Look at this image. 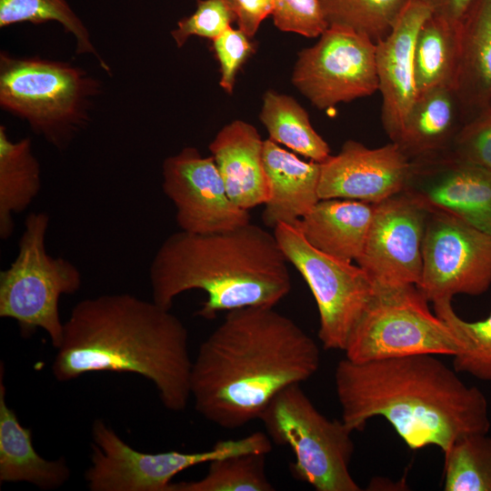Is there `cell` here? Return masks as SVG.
<instances>
[{
    "label": "cell",
    "mask_w": 491,
    "mask_h": 491,
    "mask_svg": "<svg viewBox=\"0 0 491 491\" xmlns=\"http://www.w3.org/2000/svg\"><path fill=\"white\" fill-rule=\"evenodd\" d=\"M444 454L445 491H491V437H460Z\"/></svg>",
    "instance_id": "obj_29"
},
{
    "label": "cell",
    "mask_w": 491,
    "mask_h": 491,
    "mask_svg": "<svg viewBox=\"0 0 491 491\" xmlns=\"http://www.w3.org/2000/svg\"><path fill=\"white\" fill-rule=\"evenodd\" d=\"M335 386L341 419L353 432L382 416L412 450L436 446L445 453L460 437L490 428L484 394L436 355L363 363L345 357Z\"/></svg>",
    "instance_id": "obj_2"
},
{
    "label": "cell",
    "mask_w": 491,
    "mask_h": 491,
    "mask_svg": "<svg viewBox=\"0 0 491 491\" xmlns=\"http://www.w3.org/2000/svg\"><path fill=\"white\" fill-rule=\"evenodd\" d=\"M263 161L270 190L263 222L273 229L293 225L320 200V164L303 161L269 138L264 140Z\"/></svg>",
    "instance_id": "obj_19"
},
{
    "label": "cell",
    "mask_w": 491,
    "mask_h": 491,
    "mask_svg": "<svg viewBox=\"0 0 491 491\" xmlns=\"http://www.w3.org/2000/svg\"><path fill=\"white\" fill-rule=\"evenodd\" d=\"M259 117L274 142L317 163L331 155L328 144L312 126L307 112L292 96L266 91Z\"/></svg>",
    "instance_id": "obj_26"
},
{
    "label": "cell",
    "mask_w": 491,
    "mask_h": 491,
    "mask_svg": "<svg viewBox=\"0 0 491 491\" xmlns=\"http://www.w3.org/2000/svg\"><path fill=\"white\" fill-rule=\"evenodd\" d=\"M319 366L317 344L289 317L272 306L233 309L198 348L191 397L203 417L232 430L259 419L277 393Z\"/></svg>",
    "instance_id": "obj_1"
},
{
    "label": "cell",
    "mask_w": 491,
    "mask_h": 491,
    "mask_svg": "<svg viewBox=\"0 0 491 491\" xmlns=\"http://www.w3.org/2000/svg\"><path fill=\"white\" fill-rule=\"evenodd\" d=\"M438 15L453 24L459 25L470 7L473 0H421Z\"/></svg>",
    "instance_id": "obj_37"
},
{
    "label": "cell",
    "mask_w": 491,
    "mask_h": 491,
    "mask_svg": "<svg viewBox=\"0 0 491 491\" xmlns=\"http://www.w3.org/2000/svg\"><path fill=\"white\" fill-rule=\"evenodd\" d=\"M264 453H244L209 462L204 477L171 484V491H273Z\"/></svg>",
    "instance_id": "obj_28"
},
{
    "label": "cell",
    "mask_w": 491,
    "mask_h": 491,
    "mask_svg": "<svg viewBox=\"0 0 491 491\" xmlns=\"http://www.w3.org/2000/svg\"><path fill=\"white\" fill-rule=\"evenodd\" d=\"M188 338L183 322L153 300L125 293L85 298L64 323L52 373L60 382L94 372L137 374L166 409L180 412L191 397Z\"/></svg>",
    "instance_id": "obj_3"
},
{
    "label": "cell",
    "mask_w": 491,
    "mask_h": 491,
    "mask_svg": "<svg viewBox=\"0 0 491 491\" xmlns=\"http://www.w3.org/2000/svg\"><path fill=\"white\" fill-rule=\"evenodd\" d=\"M465 124L453 87L436 86L417 95L393 143L410 160L451 152Z\"/></svg>",
    "instance_id": "obj_20"
},
{
    "label": "cell",
    "mask_w": 491,
    "mask_h": 491,
    "mask_svg": "<svg viewBox=\"0 0 491 491\" xmlns=\"http://www.w3.org/2000/svg\"><path fill=\"white\" fill-rule=\"evenodd\" d=\"M451 152L491 172V104L465 122Z\"/></svg>",
    "instance_id": "obj_34"
},
{
    "label": "cell",
    "mask_w": 491,
    "mask_h": 491,
    "mask_svg": "<svg viewBox=\"0 0 491 491\" xmlns=\"http://www.w3.org/2000/svg\"><path fill=\"white\" fill-rule=\"evenodd\" d=\"M49 222L45 212L26 216L17 255L0 273V316L14 319L24 337L43 329L57 349L64 334L59 298L76 293L82 276L69 260L47 253Z\"/></svg>",
    "instance_id": "obj_7"
},
{
    "label": "cell",
    "mask_w": 491,
    "mask_h": 491,
    "mask_svg": "<svg viewBox=\"0 0 491 491\" xmlns=\"http://www.w3.org/2000/svg\"><path fill=\"white\" fill-rule=\"evenodd\" d=\"M149 279L153 301L166 309L184 292H205L196 315L207 320L222 311L274 307L292 286L275 235L251 223L212 234H171L151 262Z\"/></svg>",
    "instance_id": "obj_4"
},
{
    "label": "cell",
    "mask_w": 491,
    "mask_h": 491,
    "mask_svg": "<svg viewBox=\"0 0 491 491\" xmlns=\"http://www.w3.org/2000/svg\"><path fill=\"white\" fill-rule=\"evenodd\" d=\"M374 204L342 198L320 199L295 225L315 248L343 261L360 256Z\"/></svg>",
    "instance_id": "obj_22"
},
{
    "label": "cell",
    "mask_w": 491,
    "mask_h": 491,
    "mask_svg": "<svg viewBox=\"0 0 491 491\" xmlns=\"http://www.w3.org/2000/svg\"><path fill=\"white\" fill-rule=\"evenodd\" d=\"M271 15L280 31L306 37L320 36L329 27L321 0H275Z\"/></svg>",
    "instance_id": "obj_33"
},
{
    "label": "cell",
    "mask_w": 491,
    "mask_h": 491,
    "mask_svg": "<svg viewBox=\"0 0 491 491\" xmlns=\"http://www.w3.org/2000/svg\"><path fill=\"white\" fill-rule=\"evenodd\" d=\"M330 25L349 28L376 44L396 26L412 0H321Z\"/></svg>",
    "instance_id": "obj_30"
},
{
    "label": "cell",
    "mask_w": 491,
    "mask_h": 491,
    "mask_svg": "<svg viewBox=\"0 0 491 491\" xmlns=\"http://www.w3.org/2000/svg\"><path fill=\"white\" fill-rule=\"evenodd\" d=\"M432 14L421 0H412L391 33L376 43L378 91L382 95L381 120L394 141L417 95L414 73V46L417 33Z\"/></svg>",
    "instance_id": "obj_17"
},
{
    "label": "cell",
    "mask_w": 491,
    "mask_h": 491,
    "mask_svg": "<svg viewBox=\"0 0 491 491\" xmlns=\"http://www.w3.org/2000/svg\"><path fill=\"white\" fill-rule=\"evenodd\" d=\"M454 90L465 122L491 104V0H473L460 23Z\"/></svg>",
    "instance_id": "obj_21"
},
{
    "label": "cell",
    "mask_w": 491,
    "mask_h": 491,
    "mask_svg": "<svg viewBox=\"0 0 491 491\" xmlns=\"http://www.w3.org/2000/svg\"><path fill=\"white\" fill-rule=\"evenodd\" d=\"M320 164V199L380 203L403 192L410 160L393 142L377 148L346 141L336 155Z\"/></svg>",
    "instance_id": "obj_16"
},
{
    "label": "cell",
    "mask_w": 491,
    "mask_h": 491,
    "mask_svg": "<svg viewBox=\"0 0 491 491\" xmlns=\"http://www.w3.org/2000/svg\"><path fill=\"white\" fill-rule=\"evenodd\" d=\"M235 15L238 28L250 38L261 23L272 15L275 0H228Z\"/></svg>",
    "instance_id": "obj_36"
},
{
    "label": "cell",
    "mask_w": 491,
    "mask_h": 491,
    "mask_svg": "<svg viewBox=\"0 0 491 491\" xmlns=\"http://www.w3.org/2000/svg\"><path fill=\"white\" fill-rule=\"evenodd\" d=\"M41 189V166L29 137L11 140L0 125V237L14 232V215L25 211Z\"/></svg>",
    "instance_id": "obj_24"
},
{
    "label": "cell",
    "mask_w": 491,
    "mask_h": 491,
    "mask_svg": "<svg viewBox=\"0 0 491 491\" xmlns=\"http://www.w3.org/2000/svg\"><path fill=\"white\" fill-rule=\"evenodd\" d=\"M56 22L71 34L77 55H93L103 70L111 68L95 47L90 33L65 0H0V27L28 22Z\"/></svg>",
    "instance_id": "obj_27"
},
{
    "label": "cell",
    "mask_w": 491,
    "mask_h": 491,
    "mask_svg": "<svg viewBox=\"0 0 491 491\" xmlns=\"http://www.w3.org/2000/svg\"><path fill=\"white\" fill-rule=\"evenodd\" d=\"M422 257L416 287L429 302L479 296L491 286V235L454 215L428 211Z\"/></svg>",
    "instance_id": "obj_11"
},
{
    "label": "cell",
    "mask_w": 491,
    "mask_h": 491,
    "mask_svg": "<svg viewBox=\"0 0 491 491\" xmlns=\"http://www.w3.org/2000/svg\"><path fill=\"white\" fill-rule=\"evenodd\" d=\"M100 83L68 62L0 53V106L28 123L56 149L66 148L90 119Z\"/></svg>",
    "instance_id": "obj_5"
},
{
    "label": "cell",
    "mask_w": 491,
    "mask_h": 491,
    "mask_svg": "<svg viewBox=\"0 0 491 491\" xmlns=\"http://www.w3.org/2000/svg\"><path fill=\"white\" fill-rule=\"evenodd\" d=\"M451 300L433 303L434 312L442 318L463 343L453 356V368L483 381H491V312L484 319L468 322L454 310Z\"/></svg>",
    "instance_id": "obj_31"
},
{
    "label": "cell",
    "mask_w": 491,
    "mask_h": 491,
    "mask_svg": "<svg viewBox=\"0 0 491 491\" xmlns=\"http://www.w3.org/2000/svg\"><path fill=\"white\" fill-rule=\"evenodd\" d=\"M427 215L403 192L374 204L365 246L356 262L375 287L419 284Z\"/></svg>",
    "instance_id": "obj_13"
},
{
    "label": "cell",
    "mask_w": 491,
    "mask_h": 491,
    "mask_svg": "<svg viewBox=\"0 0 491 491\" xmlns=\"http://www.w3.org/2000/svg\"><path fill=\"white\" fill-rule=\"evenodd\" d=\"M242 30L232 26L213 41V50L220 65V86L232 94L235 77L246 60L254 54L256 45Z\"/></svg>",
    "instance_id": "obj_35"
},
{
    "label": "cell",
    "mask_w": 491,
    "mask_h": 491,
    "mask_svg": "<svg viewBox=\"0 0 491 491\" xmlns=\"http://www.w3.org/2000/svg\"><path fill=\"white\" fill-rule=\"evenodd\" d=\"M263 146L256 128L242 120L225 125L209 145L228 196L246 210L265 205L270 196Z\"/></svg>",
    "instance_id": "obj_18"
},
{
    "label": "cell",
    "mask_w": 491,
    "mask_h": 491,
    "mask_svg": "<svg viewBox=\"0 0 491 491\" xmlns=\"http://www.w3.org/2000/svg\"><path fill=\"white\" fill-rule=\"evenodd\" d=\"M376 47L364 35L330 25L298 54L292 83L318 109L371 95L378 90Z\"/></svg>",
    "instance_id": "obj_12"
},
{
    "label": "cell",
    "mask_w": 491,
    "mask_h": 491,
    "mask_svg": "<svg viewBox=\"0 0 491 491\" xmlns=\"http://www.w3.org/2000/svg\"><path fill=\"white\" fill-rule=\"evenodd\" d=\"M4 365H0V482H25L43 490L65 485L71 471L65 458L47 460L34 447L32 431L6 404Z\"/></svg>",
    "instance_id": "obj_23"
},
{
    "label": "cell",
    "mask_w": 491,
    "mask_h": 491,
    "mask_svg": "<svg viewBox=\"0 0 491 491\" xmlns=\"http://www.w3.org/2000/svg\"><path fill=\"white\" fill-rule=\"evenodd\" d=\"M162 189L175 207L182 231L212 234L250 223L248 210L228 196L214 157L202 155L195 147L164 160Z\"/></svg>",
    "instance_id": "obj_14"
},
{
    "label": "cell",
    "mask_w": 491,
    "mask_h": 491,
    "mask_svg": "<svg viewBox=\"0 0 491 491\" xmlns=\"http://www.w3.org/2000/svg\"><path fill=\"white\" fill-rule=\"evenodd\" d=\"M460 24L431 14L422 24L414 46L417 93L436 86L454 88L459 55Z\"/></svg>",
    "instance_id": "obj_25"
},
{
    "label": "cell",
    "mask_w": 491,
    "mask_h": 491,
    "mask_svg": "<svg viewBox=\"0 0 491 491\" xmlns=\"http://www.w3.org/2000/svg\"><path fill=\"white\" fill-rule=\"evenodd\" d=\"M92 439L85 474L91 491H171L172 479L187 468L236 454H268L273 447L268 435L257 431L205 451L149 454L134 449L101 419L92 426Z\"/></svg>",
    "instance_id": "obj_9"
},
{
    "label": "cell",
    "mask_w": 491,
    "mask_h": 491,
    "mask_svg": "<svg viewBox=\"0 0 491 491\" xmlns=\"http://www.w3.org/2000/svg\"><path fill=\"white\" fill-rule=\"evenodd\" d=\"M403 193L491 235V172L452 152L410 161Z\"/></svg>",
    "instance_id": "obj_15"
},
{
    "label": "cell",
    "mask_w": 491,
    "mask_h": 491,
    "mask_svg": "<svg viewBox=\"0 0 491 491\" xmlns=\"http://www.w3.org/2000/svg\"><path fill=\"white\" fill-rule=\"evenodd\" d=\"M259 419L276 445L295 456L294 476L316 491H360L349 466L353 431L343 420L321 414L300 384L286 387L266 406Z\"/></svg>",
    "instance_id": "obj_6"
},
{
    "label": "cell",
    "mask_w": 491,
    "mask_h": 491,
    "mask_svg": "<svg viewBox=\"0 0 491 491\" xmlns=\"http://www.w3.org/2000/svg\"><path fill=\"white\" fill-rule=\"evenodd\" d=\"M274 235L287 262L302 275L314 296L323 347L344 351L375 292L371 279L358 265L315 248L295 225L279 224Z\"/></svg>",
    "instance_id": "obj_10"
},
{
    "label": "cell",
    "mask_w": 491,
    "mask_h": 491,
    "mask_svg": "<svg viewBox=\"0 0 491 491\" xmlns=\"http://www.w3.org/2000/svg\"><path fill=\"white\" fill-rule=\"evenodd\" d=\"M195 11L181 18L171 35L177 47H182L192 35L215 39L235 21L228 0H196Z\"/></svg>",
    "instance_id": "obj_32"
},
{
    "label": "cell",
    "mask_w": 491,
    "mask_h": 491,
    "mask_svg": "<svg viewBox=\"0 0 491 491\" xmlns=\"http://www.w3.org/2000/svg\"><path fill=\"white\" fill-rule=\"evenodd\" d=\"M415 285L375 287L347 339L346 358L356 363L430 354L454 356L463 343L428 307Z\"/></svg>",
    "instance_id": "obj_8"
}]
</instances>
